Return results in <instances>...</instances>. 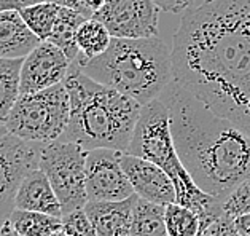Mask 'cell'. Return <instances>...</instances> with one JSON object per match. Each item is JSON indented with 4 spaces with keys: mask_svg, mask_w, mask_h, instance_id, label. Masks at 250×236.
<instances>
[{
    "mask_svg": "<svg viewBox=\"0 0 250 236\" xmlns=\"http://www.w3.org/2000/svg\"><path fill=\"white\" fill-rule=\"evenodd\" d=\"M137 195L123 201H88L84 213L97 236H131L132 209Z\"/></svg>",
    "mask_w": 250,
    "mask_h": 236,
    "instance_id": "cell-13",
    "label": "cell"
},
{
    "mask_svg": "<svg viewBox=\"0 0 250 236\" xmlns=\"http://www.w3.org/2000/svg\"><path fill=\"white\" fill-rule=\"evenodd\" d=\"M164 209L166 206L137 196L132 209L131 236H167Z\"/></svg>",
    "mask_w": 250,
    "mask_h": 236,
    "instance_id": "cell-16",
    "label": "cell"
},
{
    "mask_svg": "<svg viewBox=\"0 0 250 236\" xmlns=\"http://www.w3.org/2000/svg\"><path fill=\"white\" fill-rule=\"evenodd\" d=\"M8 222L20 236H51L62 228L61 217L22 209H13Z\"/></svg>",
    "mask_w": 250,
    "mask_h": 236,
    "instance_id": "cell-18",
    "label": "cell"
},
{
    "mask_svg": "<svg viewBox=\"0 0 250 236\" xmlns=\"http://www.w3.org/2000/svg\"><path fill=\"white\" fill-rule=\"evenodd\" d=\"M160 8L153 0H107L94 16L115 39L158 37Z\"/></svg>",
    "mask_w": 250,
    "mask_h": 236,
    "instance_id": "cell-8",
    "label": "cell"
},
{
    "mask_svg": "<svg viewBox=\"0 0 250 236\" xmlns=\"http://www.w3.org/2000/svg\"><path fill=\"white\" fill-rule=\"evenodd\" d=\"M22 59L0 58V125L5 126L7 118L20 99Z\"/></svg>",
    "mask_w": 250,
    "mask_h": 236,
    "instance_id": "cell-17",
    "label": "cell"
},
{
    "mask_svg": "<svg viewBox=\"0 0 250 236\" xmlns=\"http://www.w3.org/2000/svg\"><path fill=\"white\" fill-rule=\"evenodd\" d=\"M121 166L139 198L161 206L177 203L175 187L161 168L126 152L121 153Z\"/></svg>",
    "mask_w": 250,
    "mask_h": 236,
    "instance_id": "cell-11",
    "label": "cell"
},
{
    "mask_svg": "<svg viewBox=\"0 0 250 236\" xmlns=\"http://www.w3.org/2000/svg\"><path fill=\"white\" fill-rule=\"evenodd\" d=\"M120 150L94 149L86 155L88 201H123L136 195L121 166Z\"/></svg>",
    "mask_w": 250,
    "mask_h": 236,
    "instance_id": "cell-9",
    "label": "cell"
},
{
    "mask_svg": "<svg viewBox=\"0 0 250 236\" xmlns=\"http://www.w3.org/2000/svg\"><path fill=\"white\" fill-rule=\"evenodd\" d=\"M15 209L62 217V208H61L59 199L46 174L40 168H35L24 175L16 190Z\"/></svg>",
    "mask_w": 250,
    "mask_h": 236,
    "instance_id": "cell-12",
    "label": "cell"
},
{
    "mask_svg": "<svg viewBox=\"0 0 250 236\" xmlns=\"http://www.w3.org/2000/svg\"><path fill=\"white\" fill-rule=\"evenodd\" d=\"M198 236H241V235L236 230L234 219L225 213L222 206V211H218L217 214L201 220Z\"/></svg>",
    "mask_w": 250,
    "mask_h": 236,
    "instance_id": "cell-22",
    "label": "cell"
},
{
    "mask_svg": "<svg viewBox=\"0 0 250 236\" xmlns=\"http://www.w3.org/2000/svg\"><path fill=\"white\" fill-rule=\"evenodd\" d=\"M172 80L250 136V0H206L182 15Z\"/></svg>",
    "mask_w": 250,
    "mask_h": 236,
    "instance_id": "cell-1",
    "label": "cell"
},
{
    "mask_svg": "<svg viewBox=\"0 0 250 236\" xmlns=\"http://www.w3.org/2000/svg\"><path fill=\"white\" fill-rule=\"evenodd\" d=\"M62 220V232L69 236H97L93 223L88 219L84 208L75 209L61 217Z\"/></svg>",
    "mask_w": 250,
    "mask_h": 236,
    "instance_id": "cell-24",
    "label": "cell"
},
{
    "mask_svg": "<svg viewBox=\"0 0 250 236\" xmlns=\"http://www.w3.org/2000/svg\"><path fill=\"white\" fill-rule=\"evenodd\" d=\"M40 42L24 22L20 11H0V58L24 59Z\"/></svg>",
    "mask_w": 250,
    "mask_h": 236,
    "instance_id": "cell-14",
    "label": "cell"
},
{
    "mask_svg": "<svg viewBox=\"0 0 250 236\" xmlns=\"http://www.w3.org/2000/svg\"><path fill=\"white\" fill-rule=\"evenodd\" d=\"M234 225L241 236H250V214L234 217Z\"/></svg>",
    "mask_w": 250,
    "mask_h": 236,
    "instance_id": "cell-28",
    "label": "cell"
},
{
    "mask_svg": "<svg viewBox=\"0 0 250 236\" xmlns=\"http://www.w3.org/2000/svg\"><path fill=\"white\" fill-rule=\"evenodd\" d=\"M153 2L156 3V7L163 11L180 15V13H185L188 8H191L194 0H153Z\"/></svg>",
    "mask_w": 250,
    "mask_h": 236,
    "instance_id": "cell-25",
    "label": "cell"
},
{
    "mask_svg": "<svg viewBox=\"0 0 250 236\" xmlns=\"http://www.w3.org/2000/svg\"><path fill=\"white\" fill-rule=\"evenodd\" d=\"M70 120L59 141L80 144L84 150L126 152L142 106L129 96L97 83L72 63L64 78Z\"/></svg>",
    "mask_w": 250,
    "mask_h": 236,
    "instance_id": "cell-3",
    "label": "cell"
},
{
    "mask_svg": "<svg viewBox=\"0 0 250 236\" xmlns=\"http://www.w3.org/2000/svg\"><path fill=\"white\" fill-rule=\"evenodd\" d=\"M126 153L161 168L175 187L177 203L196 213L199 220L222 209V201L201 190L180 161L170 132L169 107L161 98L142 106Z\"/></svg>",
    "mask_w": 250,
    "mask_h": 236,
    "instance_id": "cell-5",
    "label": "cell"
},
{
    "mask_svg": "<svg viewBox=\"0 0 250 236\" xmlns=\"http://www.w3.org/2000/svg\"><path fill=\"white\" fill-rule=\"evenodd\" d=\"M0 236H20V235L15 232L13 227H11L10 222L7 220L5 223H2V225H0Z\"/></svg>",
    "mask_w": 250,
    "mask_h": 236,
    "instance_id": "cell-30",
    "label": "cell"
},
{
    "mask_svg": "<svg viewBox=\"0 0 250 236\" xmlns=\"http://www.w3.org/2000/svg\"><path fill=\"white\" fill-rule=\"evenodd\" d=\"M86 20H88L86 16L78 13L75 10L61 7L56 22H54L53 32L46 42H50L54 46H58L59 50H62L70 61H75L78 58V54H80L75 43V35H77L78 27Z\"/></svg>",
    "mask_w": 250,
    "mask_h": 236,
    "instance_id": "cell-15",
    "label": "cell"
},
{
    "mask_svg": "<svg viewBox=\"0 0 250 236\" xmlns=\"http://www.w3.org/2000/svg\"><path fill=\"white\" fill-rule=\"evenodd\" d=\"M70 120V102L64 83L43 91L21 94L5 123L10 134L32 144L59 141Z\"/></svg>",
    "mask_w": 250,
    "mask_h": 236,
    "instance_id": "cell-6",
    "label": "cell"
},
{
    "mask_svg": "<svg viewBox=\"0 0 250 236\" xmlns=\"http://www.w3.org/2000/svg\"><path fill=\"white\" fill-rule=\"evenodd\" d=\"M86 155L80 144L54 141L42 145L39 168L46 174L62 208V215L82 209L86 196Z\"/></svg>",
    "mask_w": 250,
    "mask_h": 236,
    "instance_id": "cell-7",
    "label": "cell"
},
{
    "mask_svg": "<svg viewBox=\"0 0 250 236\" xmlns=\"http://www.w3.org/2000/svg\"><path fill=\"white\" fill-rule=\"evenodd\" d=\"M51 236H69V235H65L62 230H61V232H56V233H53Z\"/></svg>",
    "mask_w": 250,
    "mask_h": 236,
    "instance_id": "cell-31",
    "label": "cell"
},
{
    "mask_svg": "<svg viewBox=\"0 0 250 236\" xmlns=\"http://www.w3.org/2000/svg\"><path fill=\"white\" fill-rule=\"evenodd\" d=\"M48 2L56 3V5H59V7H62V8L75 10V11H78V13L84 15L86 18H93L91 11L86 8V5L83 3V0H48Z\"/></svg>",
    "mask_w": 250,
    "mask_h": 236,
    "instance_id": "cell-26",
    "label": "cell"
},
{
    "mask_svg": "<svg viewBox=\"0 0 250 236\" xmlns=\"http://www.w3.org/2000/svg\"><path fill=\"white\" fill-rule=\"evenodd\" d=\"M46 2V0H0V11H7V10H16L20 11L26 7L35 3Z\"/></svg>",
    "mask_w": 250,
    "mask_h": 236,
    "instance_id": "cell-27",
    "label": "cell"
},
{
    "mask_svg": "<svg viewBox=\"0 0 250 236\" xmlns=\"http://www.w3.org/2000/svg\"><path fill=\"white\" fill-rule=\"evenodd\" d=\"M72 61L62 50L50 42L40 43L30 51L21 64V94L43 91L64 82Z\"/></svg>",
    "mask_w": 250,
    "mask_h": 236,
    "instance_id": "cell-10",
    "label": "cell"
},
{
    "mask_svg": "<svg viewBox=\"0 0 250 236\" xmlns=\"http://www.w3.org/2000/svg\"><path fill=\"white\" fill-rule=\"evenodd\" d=\"M75 63L83 74L145 106L158 99L172 80V54L158 37L112 39L102 54Z\"/></svg>",
    "mask_w": 250,
    "mask_h": 236,
    "instance_id": "cell-4",
    "label": "cell"
},
{
    "mask_svg": "<svg viewBox=\"0 0 250 236\" xmlns=\"http://www.w3.org/2000/svg\"><path fill=\"white\" fill-rule=\"evenodd\" d=\"M167 236H198L201 220L196 213L179 203L167 204L164 209Z\"/></svg>",
    "mask_w": 250,
    "mask_h": 236,
    "instance_id": "cell-21",
    "label": "cell"
},
{
    "mask_svg": "<svg viewBox=\"0 0 250 236\" xmlns=\"http://www.w3.org/2000/svg\"><path fill=\"white\" fill-rule=\"evenodd\" d=\"M59 10H61L59 5L46 0V2L35 3L20 10V15L22 16L24 22L27 24L30 31L37 35L42 42H46L53 32Z\"/></svg>",
    "mask_w": 250,
    "mask_h": 236,
    "instance_id": "cell-20",
    "label": "cell"
},
{
    "mask_svg": "<svg viewBox=\"0 0 250 236\" xmlns=\"http://www.w3.org/2000/svg\"><path fill=\"white\" fill-rule=\"evenodd\" d=\"M160 98L169 107L170 132L180 161L201 190L223 201L250 179V136L174 80Z\"/></svg>",
    "mask_w": 250,
    "mask_h": 236,
    "instance_id": "cell-2",
    "label": "cell"
},
{
    "mask_svg": "<svg viewBox=\"0 0 250 236\" xmlns=\"http://www.w3.org/2000/svg\"><path fill=\"white\" fill-rule=\"evenodd\" d=\"M107 0H83V3L86 5V8L91 11V15L94 16L96 11H99L102 7H104V3H105Z\"/></svg>",
    "mask_w": 250,
    "mask_h": 236,
    "instance_id": "cell-29",
    "label": "cell"
},
{
    "mask_svg": "<svg viewBox=\"0 0 250 236\" xmlns=\"http://www.w3.org/2000/svg\"><path fill=\"white\" fill-rule=\"evenodd\" d=\"M223 211L234 219L237 215L250 214V179L244 180L222 201Z\"/></svg>",
    "mask_w": 250,
    "mask_h": 236,
    "instance_id": "cell-23",
    "label": "cell"
},
{
    "mask_svg": "<svg viewBox=\"0 0 250 236\" xmlns=\"http://www.w3.org/2000/svg\"><path fill=\"white\" fill-rule=\"evenodd\" d=\"M112 39L113 37L108 32V29L99 20L88 18L78 27L75 35V43L80 56H83L84 59H93L107 50Z\"/></svg>",
    "mask_w": 250,
    "mask_h": 236,
    "instance_id": "cell-19",
    "label": "cell"
}]
</instances>
